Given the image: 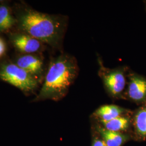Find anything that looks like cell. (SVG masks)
<instances>
[{"mask_svg": "<svg viewBox=\"0 0 146 146\" xmlns=\"http://www.w3.org/2000/svg\"><path fill=\"white\" fill-rule=\"evenodd\" d=\"M75 58L62 54L51 60L44 84L34 102L46 100L58 101L64 98L78 74Z\"/></svg>", "mask_w": 146, "mask_h": 146, "instance_id": "obj_1", "label": "cell"}, {"mask_svg": "<svg viewBox=\"0 0 146 146\" xmlns=\"http://www.w3.org/2000/svg\"><path fill=\"white\" fill-rule=\"evenodd\" d=\"M17 19L20 29L40 41L52 47L58 46L61 41L66 23L61 17L25 9Z\"/></svg>", "mask_w": 146, "mask_h": 146, "instance_id": "obj_2", "label": "cell"}, {"mask_svg": "<svg viewBox=\"0 0 146 146\" xmlns=\"http://www.w3.org/2000/svg\"><path fill=\"white\" fill-rule=\"evenodd\" d=\"M0 78L27 93L34 90L38 85L36 77L14 63L0 67Z\"/></svg>", "mask_w": 146, "mask_h": 146, "instance_id": "obj_3", "label": "cell"}, {"mask_svg": "<svg viewBox=\"0 0 146 146\" xmlns=\"http://www.w3.org/2000/svg\"><path fill=\"white\" fill-rule=\"evenodd\" d=\"M101 76L108 93L114 98L121 96L126 84L124 70L122 68L113 69L103 68Z\"/></svg>", "mask_w": 146, "mask_h": 146, "instance_id": "obj_4", "label": "cell"}, {"mask_svg": "<svg viewBox=\"0 0 146 146\" xmlns=\"http://www.w3.org/2000/svg\"><path fill=\"white\" fill-rule=\"evenodd\" d=\"M127 95L131 100L137 103L145 101L146 100V79L136 75H131Z\"/></svg>", "mask_w": 146, "mask_h": 146, "instance_id": "obj_5", "label": "cell"}, {"mask_svg": "<svg viewBox=\"0 0 146 146\" xmlns=\"http://www.w3.org/2000/svg\"><path fill=\"white\" fill-rule=\"evenodd\" d=\"M11 41L17 49L25 53L36 52L42 47L41 41L27 34L13 35Z\"/></svg>", "mask_w": 146, "mask_h": 146, "instance_id": "obj_6", "label": "cell"}, {"mask_svg": "<svg viewBox=\"0 0 146 146\" xmlns=\"http://www.w3.org/2000/svg\"><path fill=\"white\" fill-rule=\"evenodd\" d=\"M133 137L139 141H146V106L136 111L131 120Z\"/></svg>", "mask_w": 146, "mask_h": 146, "instance_id": "obj_7", "label": "cell"}, {"mask_svg": "<svg viewBox=\"0 0 146 146\" xmlns=\"http://www.w3.org/2000/svg\"><path fill=\"white\" fill-rule=\"evenodd\" d=\"M16 64L36 78L43 72V62L36 56L26 55L19 58Z\"/></svg>", "mask_w": 146, "mask_h": 146, "instance_id": "obj_8", "label": "cell"}, {"mask_svg": "<svg viewBox=\"0 0 146 146\" xmlns=\"http://www.w3.org/2000/svg\"><path fill=\"white\" fill-rule=\"evenodd\" d=\"M98 132L107 146H122L131 137L122 133L107 130L101 125L98 127Z\"/></svg>", "mask_w": 146, "mask_h": 146, "instance_id": "obj_9", "label": "cell"}, {"mask_svg": "<svg viewBox=\"0 0 146 146\" xmlns=\"http://www.w3.org/2000/svg\"><path fill=\"white\" fill-rule=\"evenodd\" d=\"M127 110L115 104H105L95 111L94 115L100 121H107L125 115Z\"/></svg>", "mask_w": 146, "mask_h": 146, "instance_id": "obj_10", "label": "cell"}, {"mask_svg": "<svg viewBox=\"0 0 146 146\" xmlns=\"http://www.w3.org/2000/svg\"><path fill=\"white\" fill-rule=\"evenodd\" d=\"M101 126L108 131L122 133L127 131L131 123V119L125 115L107 121H100Z\"/></svg>", "mask_w": 146, "mask_h": 146, "instance_id": "obj_11", "label": "cell"}, {"mask_svg": "<svg viewBox=\"0 0 146 146\" xmlns=\"http://www.w3.org/2000/svg\"><path fill=\"white\" fill-rule=\"evenodd\" d=\"M15 23L9 9L5 5L0 6V31L10 29Z\"/></svg>", "mask_w": 146, "mask_h": 146, "instance_id": "obj_12", "label": "cell"}, {"mask_svg": "<svg viewBox=\"0 0 146 146\" xmlns=\"http://www.w3.org/2000/svg\"><path fill=\"white\" fill-rule=\"evenodd\" d=\"M92 146H107L105 144L104 141L102 140V139L100 137H95L93 142Z\"/></svg>", "mask_w": 146, "mask_h": 146, "instance_id": "obj_13", "label": "cell"}, {"mask_svg": "<svg viewBox=\"0 0 146 146\" xmlns=\"http://www.w3.org/2000/svg\"><path fill=\"white\" fill-rule=\"evenodd\" d=\"M5 51V44L4 41L0 37V57Z\"/></svg>", "mask_w": 146, "mask_h": 146, "instance_id": "obj_14", "label": "cell"}]
</instances>
